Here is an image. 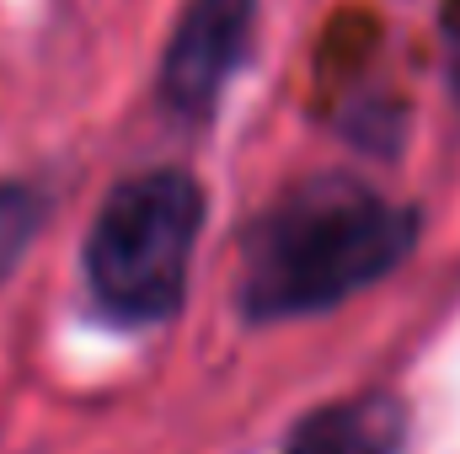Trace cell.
Here are the masks:
<instances>
[{
  "label": "cell",
  "instance_id": "6da1fadb",
  "mask_svg": "<svg viewBox=\"0 0 460 454\" xmlns=\"http://www.w3.org/2000/svg\"><path fill=\"white\" fill-rule=\"evenodd\" d=\"M418 246V209L391 204L358 177H305L279 193L246 235L235 305L246 321L332 310Z\"/></svg>",
  "mask_w": 460,
  "mask_h": 454
},
{
  "label": "cell",
  "instance_id": "7a4b0ae2",
  "mask_svg": "<svg viewBox=\"0 0 460 454\" xmlns=\"http://www.w3.org/2000/svg\"><path fill=\"white\" fill-rule=\"evenodd\" d=\"M199 230H204V188L188 171L155 166L123 177L102 198L86 235L81 262L92 300L123 327H155L177 316Z\"/></svg>",
  "mask_w": 460,
  "mask_h": 454
},
{
  "label": "cell",
  "instance_id": "5b68a950",
  "mask_svg": "<svg viewBox=\"0 0 460 454\" xmlns=\"http://www.w3.org/2000/svg\"><path fill=\"white\" fill-rule=\"evenodd\" d=\"M38 230H43V193L32 182H0V284L22 267Z\"/></svg>",
  "mask_w": 460,
  "mask_h": 454
},
{
  "label": "cell",
  "instance_id": "8992f818",
  "mask_svg": "<svg viewBox=\"0 0 460 454\" xmlns=\"http://www.w3.org/2000/svg\"><path fill=\"white\" fill-rule=\"evenodd\" d=\"M439 38H445V81L460 102V0H445L439 11Z\"/></svg>",
  "mask_w": 460,
  "mask_h": 454
},
{
  "label": "cell",
  "instance_id": "277c9868",
  "mask_svg": "<svg viewBox=\"0 0 460 454\" xmlns=\"http://www.w3.org/2000/svg\"><path fill=\"white\" fill-rule=\"evenodd\" d=\"M407 450V406L391 390H364L295 423L279 454H402Z\"/></svg>",
  "mask_w": 460,
  "mask_h": 454
},
{
  "label": "cell",
  "instance_id": "3957f363",
  "mask_svg": "<svg viewBox=\"0 0 460 454\" xmlns=\"http://www.w3.org/2000/svg\"><path fill=\"white\" fill-rule=\"evenodd\" d=\"M257 27V0H188L155 70L166 113L182 123H209L226 86L241 75Z\"/></svg>",
  "mask_w": 460,
  "mask_h": 454
}]
</instances>
